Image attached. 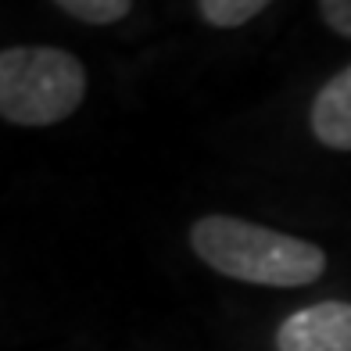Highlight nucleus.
Masks as SVG:
<instances>
[{
  "mask_svg": "<svg viewBox=\"0 0 351 351\" xmlns=\"http://www.w3.org/2000/svg\"><path fill=\"white\" fill-rule=\"evenodd\" d=\"M190 247L219 276L254 287H308L326 273V251L301 237L237 215H201Z\"/></svg>",
  "mask_w": 351,
  "mask_h": 351,
  "instance_id": "f257e3e1",
  "label": "nucleus"
},
{
  "mask_svg": "<svg viewBox=\"0 0 351 351\" xmlns=\"http://www.w3.org/2000/svg\"><path fill=\"white\" fill-rule=\"evenodd\" d=\"M86 101V69L72 51L19 43L0 51V119L25 130L65 122Z\"/></svg>",
  "mask_w": 351,
  "mask_h": 351,
  "instance_id": "f03ea898",
  "label": "nucleus"
},
{
  "mask_svg": "<svg viewBox=\"0 0 351 351\" xmlns=\"http://www.w3.org/2000/svg\"><path fill=\"white\" fill-rule=\"evenodd\" d=\"M276 351H351V301H315L276 330Z\"/></svg>",
  "mask_w": 351,
  "mask_h": 351,
  "instance_id": "7ed1b4c3",
  "label": "nucleus"
},
{
  "mask_svg": "<svg viewBox=\"0 0 351 351\" xmlns=\"http://www.w3.org/2000/svg\"><path fill=\"white\" fill-rule=\"evenodd\" d=\"M312 133L330 151H351V65L330 75L315 93Z\"/></svg>",
  "mask_w": 351,
  "mask_h": 351,
  "instance_id": "20e7f679",
  "label": "nucleus"
},
{
  "mask_svg": "<svg viewBox=\"0 0 351 351\" xmlns=\"http://www.w3.org/2000/svg\"><path fill=\"white\" fill-rule=\"evenodd\" d=\"M265 11V0H201L197 14L215 29H237L247 25L251 19H258Z\"/></svg>",
  "mask_w": 351,
  "mask_h": 351,
  "instance_id": "39448f33",
  "label": "nucleus"
},
{
  "mask_svg": "<svg viewBox=\"0 0 351 351\" xmlns=\"http://www.w3.org/2000/svg\"><path fill=\"white\" fill-rule=\"evenodd\" d=\"M54 8L65 11V14H72V19H79V22H90V25L122 22L125 14L133 11L130 0H58Z\"/></svg>",
  "mask_w": 351,
  "mask_h": 351,
  "instance_id": "423d86ee",
  "label": "nucleus"
},
{
  "mask_svg": "<svg viewBox=\"0 0 351 351\" xmlns=\"http://www.w3.org/2000/svg\"><path fill=\"white\" fill-rule=\"evenodd\" d=\"M319 14H323V22L333 29V33L351 40V0H323V4H319Z\"/></svg>",
  "mask_w": 351,
  "mask_h": 351,
  "instance_id": "0eeeda50",
  "label": "nucleus"
}]
</instances>
